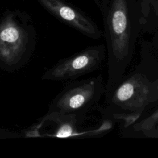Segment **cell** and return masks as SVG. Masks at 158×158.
<instances>
[{
  "label": "cell",
  "instance_id": "obj_1",
  "mask_svg": "<svg viewBox=\"0 0 158 158\" xmlns=\"http://www.w3.org/2000/svg\"><path fill=\"white\" fill-rule=\"evenodd\" d=\"M106 40L108 55V97L123 77L134 50L136 36L133 33L125 0H113L106 19Z\"/></svg>",
  "mask_w": 158,
  "mask_h": 158
},
{
  "label": "cell",
  "instance_id": "obj_2",
  "mask_svg": "<svg viewBox=\"0 0 158 158\" xmlns=\"http://www.w3.org/2000/svg\"><path fill=\"white\" fill-rule=\"evenodd\" d=\"M36 33L28 14L7 11L0 19V69L14 72L23 67L31 57Z\"/></svg>",
  "mask_w": 158,
  "mask_h": 158
},
{
  "label": "cell",
  "instance_id": "obj_3",
  "mask_svg": "<svg viewBox=\"0 0 158 158\" xmlns=\"http://www.w3.org/2000/svg\"><path fill=\"white\" fill-rule=\"evenodd\" d=\"M101 75L65 85L50 104L47 113L85 116L105 92Z\"/></svg>",
  "mask_w": 158,
  "mask_h": 158
},
{
  "label": "cell",
  "instance_id": "obj_4",
  "mask_svg": "<svg viewBox=\"0 0 158 158\" xmlns=\"http://www.w3.org/2000/svg\"><path fill=\"white\" fill-rule=\"evenodd\" d=\"M104 57V46L87 48L70 57L60 60L43 73L41 79L52 81L75 79L97 70L101 65Z\"/></svg>",
  "mask_w": 158,
  "mask_h": 158
},
{
  "label": "cell",
  "instance_id": "obj_5",
  "mask_svg": "<svg viewBox=\"0 0 158 158\" xmlns=\"http://www.w3.org/2000/svg\"><path fill=\"white\" fill-rule=\"evenodd\" d=\"M38 1L57 19L84 35L93 39H99L101 36V31L91 19L63 0Z\"/></svg>",
  "mask_w": 158,
  "mask_h": 158
}]
</instances>
